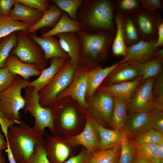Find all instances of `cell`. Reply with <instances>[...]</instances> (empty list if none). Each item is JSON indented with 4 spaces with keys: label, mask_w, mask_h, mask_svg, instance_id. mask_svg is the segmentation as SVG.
Segmentation results:
<instances>
[{
    "label": "cell",
    "mask_w": 163,
    "mask_h": 163,
    "mask_svg": "<svg viewBox=\"0 0 163 163\" xmlns=\"http://www.w3.org/2000/svg\"><path fill=\"white\" fill-rule=\"evenodd\" d=\"M114 4L108 0H85L79 8L76 20L82 31L113 33Z\"/></svg>",
    "instance_id": "6da1fadb"
},
{
    "label": "cell",
    "mask_w": 163,
    "mask_h": 163,
    "mask_svg": "<svg viewBox=\"0 0 163 163\" xmlns=\"http://www.w3.org/2000/svg\"><path fill=\"white\" fill-rule=\"evenodd\" d=\"M6 140L17 163H28L36 146L44 142L43 136L23 120L9 128Z\"/></svg>",
    "instance_id": "7a4b0ae2"
},
{
    "label": "cell",
    "mask_w": 163,
    "mask_h": 163,
    "mask_svg": "<svg viewBox=\"0 0 163 163\" xmlns=\"http://www.w3.org/2000/svg\"><path fill=\"white\" fill-rule=\"evenodd\" d=\"M76 34L81 45V62L84 61L89 66H94L106 57L113 39V33L81 31Z\"/></svg>",
    "instance_id": "3957f363"
},
{
    "label": "cell",
    "mask_w": 163,
    "mask_h": 163,
    "mask_svg": "<svg viewBox=\"0 0 163 163\" xmlns=\"http://www.w3.org/2000/svg\"><path fill=\"white\" fill-rule=\"evenodd\" d=\"M30 82L17 75L12 84L1 93L0 110L6 118L17 124L22 121L20 111L24 108L25 104L21 91L29 86Z\"/></svg>",
    "instance_id": "277c9868"
},
{
    "label": "cell",
    "mask_w": 163,
    "mask_h": 163,
    "mask_svg": "<svg viewBox=\"0 0 163 163\" xmlns=\"http://www.w3.org/2000/svg\"><path fill=\"white\" fill-rule=\"evenodd\" d=\"M25 101L24 112L29 113L34 117V129L42 136L45 135L46 128L53 130V117L52 110L42 106L40 104L38 91L34 87L29 86L24 89Z\"/></svg>",
    "instance_id": "5b68a950"
},
{
    "label": "cell",
    "mask_w": 163,
    "mask_h": 163,
    "mask_svg": "<svg viewBox=\"0 0 163 163\" xmlns=\"http://www.w3.org/2000/svg\"><path fill=\"white\" fill-rule=\"evenodd\" d=\"M15 33L17 44L10 55H16L23 62L34 65L40 71L46 68L47 61L41 47L30 37L26 31L19 30Z\"/></svg>",
    "instance_id": "8992f818"
},
{
    "label": "cell",
    "mask_w": 163,
    "mask_h": 163,
    "mask_svg": "<svg viewBox=\"0 0 163 163\" xmlns=\"http://www.w3.org/2000/svg\"><path fill=\"white\" fill-rule=\"evenodd\" d=\"M78 67L73 65L69 59L50 82L39 92L40 103L42 106L53 107L58 95L72 82Z\"/></svg>",
    "instance_id": "52a82bcc"
},
{
    "label": "cell",
    "mask_w": 163,
    "mask_h": 163,
    "mask_svg": "<svg viewBox=\"0 0 163 163\" xmlns=\"http://www.w3.org/2000/svg\"><path fill=\"white\" fill-rule=\"evenodd\" d=\"M155 77L143 82L127 100L128 115L138 112H148L153 107L152 88Z\"/></svg>",
    "instance_id": "ba28073f"
},
{
    "label": "cell",
    "mask_w": 163,
    "mask_h": 163,
    "mask_svg": "<svg viewBox=\"0 0 163 163\" xmlns=\"http://www.w3.org/2000/svg\"><path fill=\"white\" fill-rule=\"evenodd\" d=\"M44 147L50 163H64L72 154L71 145L68 139L53 133L44 139Z\"/></svg>",
    "instance_id": "9c48e42d"
},
{
    "label": "cell",
    "mask_w": 163,
    "mask_h": 163,
    "mask_svg": "<svg viewBox=\"0 0 163 163\" xmlns=\"http://www.w3.org/2000/svg\"><path fill=\"white\" fill-rule=\"evenodd\" d=\"M156 41H146L142 40L127 47L123 62L136 66L146 62L155 57V52L159 47Z\"/></svg>",
    "instance_id": "30bf717a"
},
{
    "label": "cell",
    "mask_w": 163,
    "mask_h": 163,
    "mask_svg": "<svg viewBox=\"0 0 163 163\" xmlns=\"http://www.w3.org/2000/svg\"><path fill=\"white\" fill-rule=\"evenodd\" d=\"M88 71L85 67L79 68L77 74L69 85L58 95L56 101L67 97H70L76 101L82 106L87 107L85 100Z\"/></svg>",
    "instance_id": "8fae6325"
},
{
    "label": "cell",
    "mask_w": 163,
    "mask_h": 163,
    "mask_svg": "<svg viewBox=\"0 0 163 163\" xmlns=\"http://www.w3.org/2000/svg\"><path fill=\"white\" fill-rule=\"evenodd\" d=\"M68 139L72 145H83L90 154L99 149V138L93 123L92 117L88 115L82 131L78 134L71 136Z\"/></svg>",
    "instance_id": "7c38bea8"
},
{
    "label": "cell",
    "mask_w": 163,
    "mask_h": 163,
    "mask_svg": "<svg viewBox=\"0 0 163 163\" xmlns=\"http://www.w3.org/2000/svg\"><path fill=\"white\" fill-rule=\"evenodd\" d=\"M133 16L142 39L146 41L155 40L158 25L162 21L160 18L144 9L135 12Z\"/></svg>",
    "instance_id": "4fadbf2b"
},
{
    "label": "cell",
    "mask_w": 163,
    "mask_h": 163,
    "mask_svg": "<svg viewBox=\"0 0 163 163\" xmlns=\"http://www.w3.org/2000/svg\"><path fill=\"white\" fill-rule=\"evenodd\" d=\"M114 100L109 94L99 90L91 102L92 111L100 123L111 125Z\"/></svg>",
    "instance_id": "5bb4252c"
},
{
    "label": "cell",
    "mask_w": 163,
    "mask_h": 163,
    "mask_svg": "<svg viewBox=\"0 0 163 163\" xmlns=\"http://www.w3.org/2000/svg\"><path fill=\"white\" fill-rule=\"evenodd\" d=\"M50 59V66L41 71L40 75L37 79L29 83V86L33 87L39 92L50 82L69 59L54 57Z\"/></svg>",
    "instance_id": "9a60e30c"
},
{
    "label": "cell",
    "mask_w": 163,
    "mask_h": 163,
    "mask_svg": "<svg viewBox=\"0 0 163 163\" xmlns=\"http://www.w3.org/2000/svg\"><path fill=\"white\" fill-rule=\"evenodd\" d=\"M61 46L69 56L73 65L78 66L81 62V45L76 33L68 32L58 34Z\"/></svg>",
    "instance_id": "2e32d148"
},
{
    "label": "cell",
    "mask_w": 163,
    "mask_h": 163,
    "mask_svg": "<svg viewBox=\"0 0 163 163\" xmlns=\"http://www.w3.org/2000/svg\"><path fill=\"white\" fill-rule=\"evenodd\" d=\"M29 35L43 50L46 61L54 57L70 59L69 55L62 48L59 40L53 36L41 37L37 36L36 32Z\"/></svg>",
    "instance_id": "e0dca14e"
},
{
    "label": "cell",
    "mask_w": 163,
    "mask_h": 163,
    "mask_svg": "<svg viewBox=\"0 0 163 163\" xmlns=\"http://www.w3.org/2000/svg\"><path fill=\"white\" fill-rule=\"evenodd\" d=\"M142 82V78L139 76L132 80L109 85H102L100 87L99 90L113 98L127 101Z\"/></svg>",
    "instance_id": "ac0fdd59"
},
{
    "label": "cell",
    "mask_w": 163,
    "mask_h": 163,
    "mask_svg": "<svg viewBox=\"0 0 163 163\" xmlns=\"http://www.w3.org/2000/svg\"><path fill=\"white\" fill-rule=\"evenodd\" d=\"M139 76L135 66L124 62L112 71L102 83L103 85H109L132 80Z\"/></svg>",
    "instance_id": "d6986e66"
},
{
    "label": "cell",
    "mask_w": 163,
    "mask_h": 163,
    "mask_svg": "<svg viewBox=\"0 0 163 163\" xmlns=\"http://www.w3.org/2000/svg\"><path fill=\"white\" fill-rule=\"evenodd\" d=\"M153 129L148 112H141L128 115L125 125L127 135L135 137Z\"/></svg>",
    "instance_id": "ffe728a7"
},
{
    "label": "cell",
    "mask_w": 163,
    "mask_h": 163,
    "mask_svg": "<svg viewBox=\"0 0 163 163\" xmlns=\"http://www.w3.org/2000/svg\"><path fill=\"white\" fill-rule=\"evenodd\" d=\"M4 67L12 74L20 76L25 80H29L30 77L39 76L41 72L34 65L22 62L14 55H9Z\"/></svg>",
    "instance_id": "44dd1931"
},
{
    "label": "cell",
    "mask_w": 163,
    "mask_h": 163,
    "mask_svg": "<svg viewBox=\"0 0 163 163\" xmlns=\"http://www.w3.org/2000/svg\"><path fill=\"white\" fill-rule=\"evenodd\" d=\"M122 62H123L122 60L104 68L98 66L88 71L86 95L89 97H92L106 78Z\"/></svg>",
    "instance_id": "7402d4cb"
},
{
    "label": "cell",
    "mask_w": 163,
    "mask_h": 163,
    "mask_svg": "<svg viewBox=\"0 0 163 163\" xmlns=\"http://www.w3.org/2000/svg\"><path fill=\"white\" fill-rule=\"evenodd\" d=\"M77 113L74 109L69 107L63 110L59 118L53 119V133L59 135L64 132H70L78 126Z\"/></svg>",
    "instance_id": "603a6c76"
},
{
    "label": "cell",
    "mask_w": 163,
    "mask_h": 163,
    "mask_svg": "<svg viewBox=\"0 0 163 163\" xmlns=\"http://www.w3.org/2000/svg\"><path fill=\"white\" fill-rule=\"evenodd\" d=\"M92 120L99 138V150L120 145L122 131L116 129L113 130L107 129L95 118L92 117Z\"/></svg>",
    "instance_id": "cb8c5ba5"
},
{
    "label": "cell",
    "mask_w": 163,
    "mask_h": 163,
    "mask_svg": "<svg viewBox=\"0 0 163 163\" xmlns=\"http://www.w3.org/2000/svg\"><path fill=\"white\" fill-rule=\"evenodd\" d=\"M13 6L10 16L15 21L26 23L30 26L37 23L43 14L37 10L16 2Z\"/></svg>",
    "instance_id": "d4e9b609"
},
{
    "label": "cell",
    "mask_w": 163,
    "mask_h": 163,
    "mask_svg": "<svg viewBox=\"0 0 163 163\" xmlns=\"http://www.w3.org/2000/svg\"><path fill=\"white\" fill-rule=\"evenodd\" d=\"M56 5H50L40 20L36 24L30 26L27 33L30 34L43 27L52 28L60 19L63 12Z\"/></svg>",
    "instance_id": "484cf974"
},
{
    "label": "cell",
    "mask_w": 163,
    "mask_h": 163,
    "mask_svg": "<svg viewBox=\"0 0 163 163\" xmlns=\"http://www.w3.org/2000/svg\"><path fill=\"white\" fill-rule=\"evenodd\" d=\"M82 31L81 26L77 20L71 19L67 13L63 11L61 16L55 25L51 30L39 36L44 37L50 36L68 32H77Z\"/></svg>",
    "instance_id": "4316f807"
},
{
    "label": "cell",
    "mask_w": 163,
    "mask_h": 163,
    "mask_svg": "<svg viewBox=\"0 0 163 163\" xmlns=\"http://www.w3.org/2000/svg\"><path fill=\"white\" fill-rule=\"evenodd\" d=\"M113 98L114 104L110 124L114 129L123 131L125 129V123L128 116L126 108L127 101Z\"/></svg>",
    "instance_id": "83f0119b"
},
{
    "label": "cell",
    "mask_w": 163,
    "mask_h": 163,
    "mask_svg": "<svg viewBox=\"0 0 163 163\" xmlns=\"http://www.w3.org/2000/svg\"><path fill=\"white\" fill-rule=\"evenodd\" d=\"M122 27L125 43L127 47L142 40L133 15L128 14L124 16L122 14Z\"/></svg>",
    "instance_id": "f1b7e54d"
},
{
    "label": "cell",
    "mask_w": 163,
    "mask_h": 163,
    "mask_svg": "<svg viewBox=\"0 0 163 163\" xmlns=\"http://www.w3.org/2000/svg\"><path fill=\"white\" fill-rule=\"evenodd\" d=\"M163 63V59L155 57L135 66L143 82L149 78L155 77L162 71Z\"/></svg>",
    "instance_id": "f546056e"
},
{
    "label": "cell",
    "mask_w": 163,
    "mask_h": 163,
    "mask_svg": "<svg viewBox=\"0 0 163 163\" xmlns=\"http://www.w3.org/2000/svg\"><path fill=\"white\" fill-rule=\"evenodd\" d=\"M30 25L15 21L10 16L0 15V39L19 30L26 31Z\"/></svg>",
    "instance_id": "4dcf8cb0"
},
{
    "label": "cell",
    "mask_w": 163,
    "mask_h": 163,
    "mask_svg": "<svg viewBox=\"0 0 163 163\" xmlns=\"http://www.w3.org/2000/svg\"><path fill=\"white\" fill-rule=\"evenodd\" d=\"M120 145L99 150L91 154L89 163H118Z\"/></svg>",
    "instance_id": "1f68e13d"
},
{
    "label": "cell",
    "mask_w": 163,
    "mask_h": 163,
    "mask_svg": "<svg viewBox=\"0 0 163 163\" xmlns=\"http://www.w3.org/2000/svg\"><path fill=\"white\" fill-rule=\"evenodd\" d=\"M114 21L117 26L116 36L112 46V52L115 56H125L126 52V46L122 27V14L119 13L114 16Z\"/></svg>",
    "instance_id": "d6a6232c"
},
{
    "label": "cell",
    "mask_w": 163,
    "mask_h": 163,
    "mask_svg": "<svg viewBox=\"0 0 163 163\" xmlns=\"http://www.w3.org/2000/svg\"><path fill=\"white\" fill-rule=\"evenodd\" d=\"M132 143L135 155L153 163H159L163 161L160 158L158 149L155 144Z\"/></svg>",
    "instance_id": "836d02e7"
},
{
    "label": "cell",
    "mask_w": 163,
    "mask_h": 163,
    "mask_svg": "<svg viewBox=\"0 0 163 163\" xmlns=\"http://www.w3.org/2000/svg\"><path fill=\"white\" fill-rule=\"evenodd\" d=\"M120 147L121 153L118 163H132L135 155L134 148L129 139L125 129L122 132Z\"/></svg>",
    "instance_id": "e575fe53"
},
{
    "label": "cell",
    "mask_w": 163,
    "mask_h": 163,
    "mask_svg": "<svg viewBox=\"0 0 163 163\" xmlns=\"http://www.w3.org/2000/svg\"><path fill=\"white\" fill-rule=\"evenodd\" d=\"M15 32L0 39V69L4 67L6 59L17 45Z\"/></svg>",
    "instance_id": "d590c367"
},
{
    "label": "cell",
    "mask_w": 163,
    "mask_h": 163,
    "mask_svg": "<svg viewBox=\"0 0 163 163\" xmlns=\"http://www.w3.org/2000/svg\"><path fill=\"white\" fill-rule=\"evenodd\" d=\"M52 1L62 11L65 12L71 19L75 21L78 10L83 0H53Z\"/></svg>",
    "instance_id": "8d00e7d4"
},
{
    "label": "cell",
    "mask_w": 163,
    "mask_h": 163,
    "mask_svg": "<svg viewBox=\"0 0 163 163\" xmlns=\"http://www.w3.org/2000/svg\"><path fill=\"white\" fill-rule=\"evenodd\" d=\"M152 92L153 96V107L163 110V71L155 77Z\"/></svg>",
    "instance_id": "74e56055"
},
{
    "label": "cell",
    "mask_w": 163,
    "mask_h": 163,
    "mask_svg": "<svg viewBox=\"0 0 163 163\" xmlns=\"http://www.w3.org/2000/svg\"><path fill=\"white\" fill-rule=\"evenodd\" d=\"M162 140H163V133L151 129L135 137L132 142L136 144H155Z\"/></svg>",
    "instance_id": "f35d334b"
},
{
    "label": "cell",
    "mask_w": 163,
    "mask_h": 163,
    "mask_svg": "<svg viewBox=\"0 0 163 163\" xmlns=\"http://www.w3.org/2000/svg\"><path fill=\"white\" fill-rule=\"evenodd\" d=\"M148 113L153 129L163 133V110L152 107Z\"/></svg>",
    "instance_id": "ab89813d"
},
{
    "label": "cell",
    "mask_w": 163,
    "mask_h": 163,
    "mask_svg": "<svg viewBox=\"0 0 163 163\" xmlns=\"http://www.w3.org/2000/svg\"><path fill=\"white\" fill-rule=\"evenodd\" d=\"M17 75L12 74L5 67L0 69V93L8 88L13 83Z\"/></svg>",
    "instance_id": "60d3db41"
},
{
    "label": "cell",
    "mask_w": 163,
    "mask_h": 163,
    "mask_svg": "<svg viewBox=\"0 0 163 163\" xmlns=\"http://www.w3.org/2000/svg\"><path fill=\"white\" fill-rule=\"evenodd\" d=\"M117 6L123 14V13H135L140 9V3L138 0H122L119 1Z\"/></svg>",
    "instance_id": "b9f144b4"
},
{
    "label": "cell",
    "mask_w": 163,
    "mask_h": 163,
    "mask_svg": "<svg viewBox=\"0 0 163 163\" xmlns=\"http://www.w3.org/2000/svg\"><path fill=\"white\" fill-rule=\"evenodd\" d=\"M28 163H50L47 158L44 144L36 146Z\"/></svg>",
    "instance_id": "7bdbcfd3"
},
{
    "label": "cell",
    "mask_w": 163,
    "mask_h": 163,
    "mask_svg": "<svg viewBox=\"0 0 163 163\" xmlns=\"http://www.w3.org/2000/svg\"><path fill=\"white\" fill-rule=\"evenodd\" d=\"M15 2L31 8L37 10L44 13L50 5L46 0H15Z\"/></svg>",
    "instance_id": "ee69618b"
},
{
    "label": "cell",
    "mask_w": 163,
    "mask_h": 163,
    "mask_svg": "<svg viewBox=\"0 0 163 163\" xmlns=\"http://www.w3.org/2000/svg\"><path fill=\"white\" fill-rule=\"evenodd\" d=\"M143 8L151 14L159 18L158 9L161 10L162 6L160 0H139Z\"/></svg>",
    "instance_id": "f6af8a7d"
},
{
    "label": "cell",
    "mask_w": 163,
    "mask_h": 163,
    "mask_svg": "<svg viewBox=\"0 0 163 163\" xmlns=\"http://www.w3.org/2000/svg\"><path fill=\"white\" fill-rule=\"evenodd\" d=\"M90 155L84 148L78 155L72 156L64 163H89Z\"/></svg>",
    "instance_id": "bcb514c9"
},
{
    "label": "cell",
    "mask_w": 163,
    "mask_h": 163,
    "mask_svg": "<svg viewBox=\"0 0 163 163\" xmlns=\"http://www.w3.org/2000/svg\"><path fill=\"white\" fill-rule=\"evenodd\" d=\"M15 0H0V15L10 16Z\"/></svg>",
    "instance_id": "7dc6e473"
},
{
    "label": "cell",
    "mask_w": 163,
    "mask_h": 163,
    "mask_svg": "<svg viewBox=\"0 0 163 163\" xmlns=\"http://www.w3.org/2000/svg\"><path fill=\"white\" fill-rule=\"evenodd\" d=\"M14 124L13 120L6 118L2 112L0 110V126L1 130L5 136L6 139L7 138L9 128Z\"/></svg>",
    "instance_id": "c3c4849f"
},
{
    "label": "cell",
    "mask_w": 163,
    "mask_h": 163,
    "mask_svg": "<svg viewBox=\"0 0 163 163\" xmlns=\"http://www.w3.org/2000/svg\"><path fill=\"white\" fill-rule=\"evenodd\" d=\"M156 43L158 46L161 47L163 45V22L161 21L158 25Z\"/></svg>",
    "instance_id": "681fc988"
},
{
    "label": "cell",
    "mask_w": 163,
    "mask_h": 163,
    "mask_svg": "<svg viewBox=\"0 0 163 163\" xmlns=\"http://www.w3.org/2000/svg\"><path fill=\"white\" fill-rule=\"evenodd\" d=\"M5 136L2 134V131L0 130V151H3L7 148L8 143L5 139Z\"/></svg>",
    "instance_id": "f907efd6"
},
{
    "label": "cell",
    "mask_w": 163,
    "mask_h": 163,
    "mask_svg": "<svg viewBox=\"0 0 163 163\" xmlns=\"http://www.w3.org/2000/svg\"><path fill=\"white\" fill-rule=\"evenodd\" d=\"M132 163H153L135 154Z\"/></svg>",
    "instance_id": "816d5d0a"
},
{
    "label": "cell",
    "mask_w": 163,
    "mask_h": 163,
    "mask_svg": "<svg viewBox=\"0 0 163 163\" xmlns=\"http://www.w3.org/2000/svg\"><path fill=\"white\" fill-rule=\"evenodd\" d=\"M5 151L7 153L8 157L9 163H17L13 156L8 143L7 148V149H5Z\"/></svg>",
    "instance_id": "f5cc1de1"
},
{
    "label": "cell",
    "mask_w": 163,
    "mask_h": 163,
    "mask_svg": "<svg viewBox=\"0 0 163 163\" xmlns=\"http://www.w3.org/2000/svg\"><path fill=\"white\" fill-rule=\"evenodd\" d=\"M155 144L158 149L160 158L161 160H163V140Z\"/></svg>",
    "instance_id": "db71d44e"
},
{
    "label": "cell",
    "mask_w": 163,
    "mask_h": 163,
    "mask_svg": "<svg viewBox=\"0 0 163 163\" xmlns=\"http://www.w3.org/2000/svg\"><path fill=\"white\" fill-rule=\"evenodd\" d=\"M155 57L163 59V50L161 48H159L156 51Z\"/></svg>",
    "instance_id": "11a10c76"
},
{
    "label": "cell",
    "mask_w": 163,
    "mask_h": 163,
    "mask_svg": "<svg viewBox=\"0 0 163 163\" xmlns=\"http://www.w3.org/2000/svg\"><path fill=\"white\" fill-rule=\"evenodd\" d=\"M2 151H0V163H6L5 158L3 155Z\"/></svg>",
    "instance_id": "9f6ffc18"
},
{
    "label": "cell",
    "mask_w": 163,
    "mask_h": 163,
    "mask_svg": "<svg viewBox=\"0 0 163 163\" xmlns=\"http://www.w3.org/2000/svg\"><path fill=\"white\" fill-rule=\"evenodd\" d=\"M159 163H163V161H161Z\"/></svg>",
    "instance_id": "6f0895ef"
},
{
    "label": "cell",
    "mask_w": 163,
    "mask_h": 163,
    "mask_svg": "<svg viewBox=\"0 0 163 163\" xmlns=\"http://www.w3.org/2000/svg\"><path fill=\"white\" fill-rule=\"evenodd\" d=\"M1 93H0V99L1 98Z\"/></svg>",
    "instance_id": "680465c9"
}]
</instances>
